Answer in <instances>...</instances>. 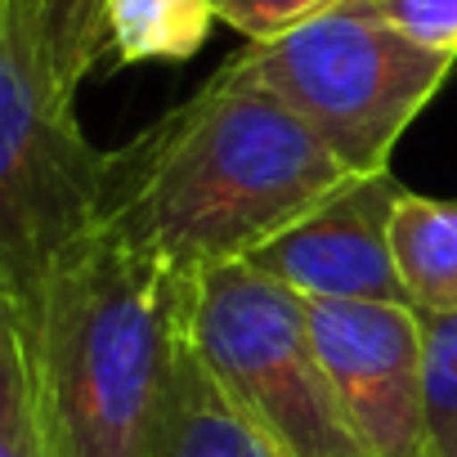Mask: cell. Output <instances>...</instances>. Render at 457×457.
<instances>
[{
    "instance_id": "cell-1",
    "label": "cell",
    "mask_w": 457,
    "mask_h": 457,
    "mask_svg": "<svg viewBox=\"0 0 457 457\" xmlns=\"http://www.w3.org/2000/svg\"><path fill=\"white\" fill-rule=\"evenodd\" d=\"M350 170L238 50L197 95L108 153L99 228L184 278L252 261Z\"/></svg>"
},
{
    "instance_id": "cell-5",
    "label": "cell",
    "mask_w": 457,
    "mask_h": 457,
    "mask_svg": "<svg viewBox=\"0 0 457 457\" xmlns=\"http://www.w3.org/2000/svg\"><path fill=\"white\" fill-rule=\"evenodd\" d=\"M247 54L350 175L390 170L395 144L457 63L372 19L359 0L274 41H247Z\"/></svg>"
},
{
    "instance_id": "cell-12",
    "label": "cell",
    "mask_w": 457,
    "mask_h": 457,
    "mask_svg": "<svg viewBox=\"0 0 457 457\" xmlns=\"http://www.w3.org/2000/svg\"><path fill=\"white\" fill-rule=\"evenodd\" d=\"M41 14H46V37H50V54H54L59 81L77 95L81 81L112 50L108 46L112 0H41Z\"/></svg>"
},
{
    "instance_id": "cell-10",
    "label": "cell",
    "mask_w": 457,
    "mask_h": 457,
    "mask_svg": "<svg viewBox=\"0 0 457 457\" xmlns=\"http://www.w3.org/2000/svg\"><path fill=\"white\" fill-rule=\"evenodd\" d=\"M215 23L211 0H112L108 46L117 63H179L206 46Z\"/></svg>"
},
{
    "instance_id": "cell-6",
    "label": "cell",
    "mask_w": 457,
    "mask_h": 457,
    "mask_svg": "<svg viewBox=\"0 0 457 457\" xmlns=\"http://www.w3.org/2000/svg\"><path fill=\"white\" fill-rule=\"evenodd\" d=\"M337 395L377 457H430L426 323L412 305L305 301Z\"/></svg>"
},
{
    "instance_id": "cell-3",
    "label": "cell",
    "mask_w": 457,
    "mask_h": 457,
    "mask_svg": "<svg viewBox=\"0 0 457 457\" xmlns=\"http://www.w3.org/2000/svg\"><path fill=\"white\" fill-rule=\"evenodd\" d=\"M108 153L59 81L41 0H0V301L32 314L59 256L99 228Z\"/></svg>"
},
{
    "instance_id": "cell-14",
    "label": "cell",
    "mask_w": 457,
    "mask_h": 457,
    "mask_svg": "<svg viewBox=\"0 0 457 457\" xmlns=\"http://www.w3.org/2000/svg\"><path fill=\"white\" fill-rule=\"evenodd\" d=\"M211 5L224 28H234L238 37H247L256 46V41H274V37L345 5V0H211Z\"/></svg>"
},
{
    "instance_id": "cell-8",
    "label": "cell",
    "mask_w": 457,
    "mask_h": 457,
    "mask_svg": "<svg viewBox=\"0 0 457 457\" xmlns=\"http://www.w3.org/2000/svg\"><path fill=\"white\" fill-rule=\"evenodd\" d=\"M144 457H287L228 395L197 345L184 337L144 444Z\"/></svg>"
},
{
    "instance_id": "cell-4",
    "label": "cell",
    "mask_w": 457,
    "mask_h": 457,
    "mask_svg": "<svg viewBox=\"0 0 457 457\" xmlns=\"http://www.w3.org/2000/svg\"><path fill=\"white\" fill-rule=\"evenodd\" d=\"M188 341L287 457H377L354 430L314 345L310 305L292 287L247 261L202 270L188 283Z\"/></svg>"
},
{
    "instance_id": "cell-13",
    "label": "cell",
    "mask_w": 457,
    "mask_h": 457,
    "mask_svg": "<svg viewBox=\"0 0 457 457\" xmlns=\"http://www.w3.org/2000/svg\"><path fill=\"white\" fill-rule=\"evenodd\" d=\"M426 323V417L430 457H457V314H421Z\"/></svg>"
},
{
    "instance_id": "cell-7",
    "label": "cell",
    "mask_w": 457,
    "mask_h": 457,
    "mask_svg": "<svg viewBox=\"0 0 457 457\" xmlns=\"http://www.w3.org/2000/svg\"><path fill=\"white\" fill-rule=\"evenodd\" d=\"M399 193L403 184L395 179V170L350 175L328 202L287 224L247 265L305 301L408 305L390 247V215Z\"/></svg>"
},
{
    "instance_id": "cell-9",
    "label": "cell",
    "mask_w": 457,
    "mask_h": 457,
    "mask_svg": "<svg viewBox=\"0 0 457 457\" xmlns=\"http://www.w3.org/2000/svg\"><path fill=\"white\" fill-rule=\"evenodd\" d=\"M390 247L417 314H457V202L403 188L390 215Z\"/></svg>"
},
{
    "instance_id": "cell-15",
    "label": "cell",
    "mask_w": 457,
    "mask_h": 457,
    "mask_svg": "<svg viewBox=\"0 0 457 457\" xmlns=\"http://www.w3.org/2000/svg\"><path fill=\"white\" fill-rule=\"evenodd\" d=\"M359 5L408 41L457 59V0H359Z\"/></svg>"
},
{
    "instance_id": "cell-11",
    "label": "cell",
    "mask_w": 457,
    "mask_h": 457,
    "mask_svg": "<svg viewBox=\"0 0 457 457\" xmlns=\"http://www.w3.org/2000/svg\"><path fill=\"white\" fill-rule=\"evenodd\" d=\"M0 457H54L28 332L0 305Z\"/></svg>"
},
{
    "instance_id": "cell-2",
    "label": "cell",
    "mask_w": 457,
    "mask_h": 457,
    "mask_svg": "<svg viewBox=\"0 0 457 457\" xmlns=\"http://www.w3.org/2000/svg\"><path fill=\"white\" fill-rule=\"evenodd\" d=\"M188 283L162 256L95 228L19 314L54 457H144L170 359L188 337Z\"/></svg>"
}]
</instances>
